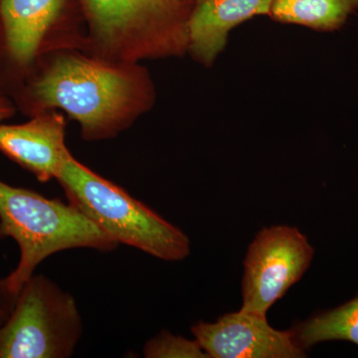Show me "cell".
Segmentation results:
<instances>
[{"label":"cell","instance_id":"15","mask_svg":"<svg viewBox=\"0 0 358 358\" xmlns=\"http://www.w3.org/2000/svg\"><path fill=\"white\" fill-rule=\"evenodd\" d=\"M16 103L7 91L6 84L0 78V124L13 117L16 113Z\"/></svg>","mask_w":358,"mask_h":358},{"label":"cell","instance_id":"6","mask_svg":"<svg viewBox=\"0 0 358 358\" xmlns=\"http://www.w3.org/2000/svg\"><path fill=\"white\" fill-rule=\"evenodd\" d=\"M69 0H0V78L6 89L29 76L40 61L67 48L84 50Z\"/></svg>","mask_w":358,"mask_h":358},{"label":"cell","instance_id":"10","mask_svg":"<svg viewBox=\"0 0 358 358\" xmlns=\"http://www.w3.org/2000/svg\"><path fill=\"white\" fill-rule=\"evenodd\" d=\"M274 0H199L188 23L187 53L211 67L225 49L231 30L270 14Z\"/></svg>","mask_w":358,"mask_h":358},{"label":"cell","instance_id":"3","mask_svg":"<svg viewBox=\"0 0 358 358\" xmlns=\"http://www.w3.org/2000/svg\"><path fill=\"white\" fill-rule=\"evenodd\" d=\"M7 237L20 249L17 267L3 279L15 296L53 254L77 248L112 252L119 246L72 204L0 180V239Z\"/></svg>","mask_w":358,"mask_h":358},{"label":"cell","instance_id":"12","mask_svg":"<svg viewBox=\"0 0 358 358\" xmlns=\"http://www.w3.org/2000/svg\"><path fill=\"white\" fill-rule=\"evenodd\" d=\"M292 333L303 350L331 341H350L358 346V294L343 305L313 315Z\"/></svg>","mask_w":358,"mask_h":358},{"label":"cell","instance_id":"13","mask_svg":"<svg viewBox=\"0 0 358 358\" xmlns=\"http://www.w3.org/2000/svg\"><path fill=\"white\" fill-rule=\"evenodd\" d=\"M143 355L147 358H209L196 339L190 341L167 331L145 343Z\"/></svg>","mask_w":358,"mask_h":358},{"label":"cell","instance_id":"11","mask_svg":"<svg viewBox=\"0 0 358 358\" xmlns=\"http://www.w3.org/2000/svg\"><path fill=\"white\" fill-rule=\"evenodd\" d=\"M357 10L358 0H274L268 16L280 23L334 32Z\"/></svg>","mask_w":358,"mask_h":358},{"label":"cell","instance_id":"2","mask_svg":"<svg viewBox=\"0 0 358 358\" xmlns=\"http://www.w3.org/2000/svg\"><path fill=\"white\" fill-rule=\"evenodd\" d=\"M199 0H76L84 51L115 62L182 57Z\"/></svg>","mask_w":358,"mask_h":358},{"label":"cell","instance_id":"1","mask_svg":"<svg viewBox=\"0 0 358 358\" xmlns=\"http://www.w3.org/2000/svg\"><path fill=\"white\" fill-rule=\"evenodd\" d=\"M25 115L61 110L85 141L114 138L154 106L155 89L141 63L115 62L80 48L53 52L7 90Z\"/></svg>","mask_w":358,"mask_h":358},{"label":"cell","instance_id":"4","mask_svg":"<svg viewBox=\"0 0 358 358\" xmlns=\"http://www.w3.org/2000/svg\"><path fill=\"white\" fill-rule=\"evenodd\" d=\"M56 180L68 201L117 244L164 261L190 253V240L173 224L69 155Z\"/></svg>","mask_w":358,"mask_h":358},{"label":"cell","instance_id":"5","mask_svg":"<svg viewBox=\"0 0 358 358\" xmlns=\"http://www.w3.org/2000/svg\"><path fill=\"white\" fill-rule=\"evenodd\" d=\"M83 333L76 301L43 275L23 285L0 327V358L72 357Z\"/></svg>","mask_w":358,"mask_h":358},{"label":"cell","instance_id":"14","mask_svg":"<svg viewBox=\"0 0 358 358\" xmlns=\"http://www.w3.org/2000/svg\"><path fill=\"white\" fill-rule=\"evenodd\" d=\"M17 296L10 293L4 284L3 279L0 280V327L6 322L13 313Z\"/></svg>","mask_w":358,"mask_h":358},{"label":"cell","instance_id":"8","mask_svg":"<svg viewBox=\"0 0 358 358\" xmlns=\"http://www.w3.org/2000/svg\"><path fill=\"white\" fill-rule=\"evenodd\" d=\"M192 331L209 358L306 357L292 331L275 329L260 313L242 310L226 313L215 322H197Z\"/></svg>","mask_w":358,"mask_h":358},{"label":"cell","instance_id":"7","mask_svg":"<svg viewBox=\"0 0 358 358\" xmlns=\"http://www.w3.org/2000/svg\"><path fill=\"white\" fill-rule=\"evenodd\" d=\"M315 249L296 227L264 228L250 244L244 262L242 310L265 315L312 263Z\"/></svg>","mask_w":358,"mask_h":358},{"label":"cell","instance_id":"9","mask_svg":"<svg viewBox=\"0 0 358 358\" xmlns=\"http://www.w3.org/2000/svg\"><path fill=\"white\" fill-rule=\"evenodd\" d=\"M64 115L48 110L21 124H0V152L41 182L57 178L71 154L65 143Z\"/></svg>","mask_w":358,"mask_h":358}]
</instances>
